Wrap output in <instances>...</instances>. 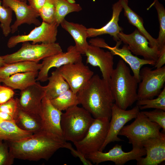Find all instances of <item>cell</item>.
Returning <instances> with one entry per match:
<instances>
[{
	"label": "cell",
	"mask_w": 165,
	"mask_h": 165,
	"mask_svg": "<svg viewBox=\"0 0 165 165\" xmlns=\"http://www.w3.org/2000/svg\"><path fill=\"white\" fill-rule=\"evenodd\" d=\"M29 5L36 12L38 13L39 10L43 6L46 0H28Z\"/></svg>",
	"instance_id": "60d3db41"
},
{
	"label": "cell",
	"mask_w": 165,
	"mask_h": 165,
	"mask_svg": "<svg viewBox=\"0 0 165 165\" xmlns=\"http://www.w3.org/2000/svg\"><path fill=\"white\" fill-rule=\"evenodd\" d=\"M55 9V22L58 26L65 19L66 16L73 12H78L82 10L79 4L75 0H54Z\"/></svg>",
	"instance_id": "f1b7e54d"
},
{
	"label": "cell",
	"mask_w": 165,
	"mask_h": 165,
	"mask_svg": "<svg viewBox=\"0 0 165 165\" xmlns=\"http://www.w3.org/2000/svg\"><path fill=\"white\" fill-rule=\"evenodd\" d=\"M123 9V7L119 1L114 4L112 6V13L111 20L101 28H88V38L109 34L113 36L114 40L116 42L119 40L118 35L120 32L122 31L123 28L119 26L118 21L119 15Z\"/></svg>",
	"instance_id": "44dd1931"
},
{
	"label": "cell",
	"mask_w": 165,
	"mask_h": 165,
	"mask_svg": "<svg viewBox=\"0 0 165 165\" xmlns=\"http://www.w3.org/2000/svg\"><path fill=\"white\" fill-rule=\"evenodd\" d=\"M146 156L137 160L138 165H157L165 160V138H151L142 144Z\"/></svg>",
	"instance_id": "ffe728a7"
},
{
	"label": "cell",
	"mask_w": 165,
	"mask_h": 165,
	"mask_svg": "<svg viewBox=\"0 0 165 165\" xmlns=\"http://www.w3.org/2000/svg\"><path fill=\"white\" fill-rule=\"evenodd\" d=\"M110 120L107 118H94L83 138L74 143L76 149L85 156L100 151L107 136Z\"/></svg>",
	"instance_id": "52a82bcc"
},
{
	"label": "cell",
	"mask_w": 165,
	"mask_h": 165,
	"mask_svg": "<svg viewBox=\"0 0 165 165\" xmlns=\"http://www.w3.org/2000/svg\"><path fill=\"white\" fill-rule=\"evenodd\" d=\"M60 24L72 37L77 50L81 54H85L89 45L87 41V28L82 24L70 22L65 19Z\"/></svg>",
	"instance_id": "7402d4cb"
},
{
	"label": "cell",
	"mask_w": 165,
	"mask_h": 165,
	"mask_svg": "<svg viewBox=\"0 0 165 165\" xmlns=\"http://www.w3.org/2000/svg\"><path fill=\"white\" fill-rule=\"evenodd\" d=\"M0 120L10 121H15L14 117L10 114L0 111Z\"/></svg>",
	"instance_id": "b9f144b4"
},
{
	"label": "cell",
	"mask_w": 165,
	"mask_h": 165,
	"mask_svg": "<svg viewBox=\"0 0 165 165\" xmlns=\"http://www.w3.org/2000/svg\"><path fill=\"white\" fill-rule=\"evenodd\" d=\"M119 1L124 9V15L127 18L129 23L135 27L147 38L151 47L158 48L156 39L153 38L145 29L142 18L129 7L128 0H119Z\"/></svg>",
	"instance_id": "d4e9b609"
},
{
	"label": "cell",
	"mask_w": 165,
	"mask_h": 165,
	"mask_svg": "<svg viewBox=\"0 0 165 165\" xmlns=\"http://www.w3.org/2000/svg\"><path fill=\"white\" fill-rule=\"evenodd\" d=\"M48 80L49 82L45 86L46 96L50 100L57 97L70 89L69 85L57 69L51 73Z\"/></svg>",
	"instance_id": "83f0119b"
},
{
	"label": "cell",
	"mask_w": 165,
	"mask_h": 165,
	"mask_svg": "<svg viewBox=\"0 0 165 165\" xmlns=\"http://www.w3.org/2000/svg\"><path fill=\"white\" fill-rule=\"evenodd\" d=\"M81 55L75 46H70L68 47L66 52H62L44 58L42 60V67L38 71L37 81H47L49 71L52 68H57L64 65L82 61Z\"/></svg>",
	"instance_id": "4fadbf2b"
},
{
	"label": "cell",
	"mask_w": 165,
	"mask_h": 165,
	"mask_svg": "<svg viewBox=\"0 0 165 165\" xmlns=\"http://www.w3.org/2000/svg\"><path fill=\"white\" fill-rule=\"evenodd\" d=\"M85 55L86 62L94 67H98L102 78L108 82L114 69V55L110 51H105L99 47L89 45Z\"/></svg>",
	"instance_id": "ac0fdd59"
},
{
	"label": "cell",
	"mask_w": 165,
	"mask_h": 165,
	"mask_svg": "<svg viewBox=\"0 0 165 165\" xmlns=\"http://www.w3.org/2000/svg\"><path fill=\"white\" fill-rule=\"evenodd\" d=\"M151 121L158 124L165 132V112L160 109H155L150 111L141 112Z\"/></svg>",
	"instance_id": "e575fe53"
},
{
	"label": "cell",
	"mask_w": 165,
	"mask_h": 165,
	"mask_svg": "<svg viewBox=\"0 0 165 165\" xmlns=\"http://www.w3.org/2000/svg\"><path fill=\"white\" fill-rule=\"evenodd\" d=\"M62 52L58 43L32 44L26 42H23L17 51L1 57L6 64L23 61L39 62L46 57Z\"/></svg>",
	"instance_id": "8992f818"
},
{
	"label": "cell",
	"mask_w": 165,
	"mask_h": 165,
	"mask_svg": "<svg viewBox=\"0 0 165 165\" xmlns=\"http://www.w3.org/2000/svg\"><path fill=\"white\" fill-rule=\"evenodd\" d=\"M66 141L42 130L18 141H7L10 152L15 159L30 161L48 160Z\"/></svg>",
	"instance_id": "6da1fadb"
},
{
	"label": "cell",
	"mask_w": 165,
	"mask_h": 165,
	"mask_svg": "<svg viewBox=\"0 0 165 165\" xmlns=\"http://www.w3.org/2000/svg\"><path fill=\"white\" fill-rule=\"evenodd\" d=\"M159 54L154 65V68L158 69L162 67L165 64V46L159 49Z\"/></svg>",
	"instance_id": "ab89813d"
},
{
	"label": "cell",
	"mask_w": 165,
	"mask_h": 165,
	"mask_svg": "<svg viewBox=\"0 0 165 165\" xmlns=\"http://www.w3.org/2000/svg\"><path fill=\"white\" fill-rule=\"evenodd\" d=\"M58 26L56 23L50 24L43 21L37 27H35L28 35H18L10 37L7 46L11 48L21 42L31 41L32 44L38 43H51L57 40Z\"/></svg>",
	"instance_id": "30bf717a"
},
{
	"label": "cell",
	"mask_w": 165,
	"mask_h": 165,
	"mask_svg": "<svg viewBox=\"0 0 165 165\" xmlns=\"http://www.w3.org/2000/svg\"><path fill=\"white\" fill-rule=\"evenodd\" d=\"M135 119L130 124L124 126L118 134L126 137L133 148L143 147V142L150 138H165V133L160 131L161 127L151 121L141 112Z\"/></svg>",
	"instance_id": "5b68a950"
},
{
	"label": "cell",
	"mask_w": 165,
	"mask_h": 165,
	"mask_svg": "<svg viewBox=\"0 0 165 165\" xmlns=\"http://www.w3.org/2000/svg\"><path fill=\"white\" fill-rule=\"evenodd\" d=\"M15 92L11 88L0 85V104L3 103L13 97Z\"/></svg>",
	"instance_id": "f35d334b"
},
{
	"label": "cell",
	"mask_w": 165,
	"mask_h": 165,
	"mask_svg": "<svg viewBox=\"0 0 165 165\" xmlns=\"http://www.w3.org/2000/svg\"><path fill=\"white\" fill-rule=\"evenodd\" d=\"M14 159L9 151L8 142H0V165H11Z\"/></svg>",
	"instance_id": "d590c367"
},
{
	"label": "cell",
	"mask_w": 165,
	"mask_h": 165,
	"mask_svg": "<svg viewBox=\"0 0 165 165\" xmlns=\"http://www.w3.org/2000/svg\"><path fill=\"white\" fill-rule=\"evenodd\" d=\"M42 67V63L33 61H23L5 64L0 67V79L17 73L39 71Z\"/></svg>",
	"instance_id": "cb8c5ba5"
},
{
	"label": "cell",
	"mask_w": 165,
	"mask_h": 165,
	"mask_svg": "<svg viewBox=\"0 0 165 165\" xmlns=\"http://www.w3.org/2000/svg\"><path fill=\"white\" fill-rule=\"evenodd\" d=\"M116 42L115 46L111 47L102 38L98 42L97 46L100 48L108 49L113 55L119 56L125 63L128 64L133 72V75L139 83L140 81V72L142 67L146 64L154 66L156 62L152 60L140 58L132 54L127 45L124 44L121 48H119V46L122 42L120 40Z\"/></svg>",
	"instance_id": "2e32d148"
},
{
	"label": "cell",
	"mask_w": 165,
	"mask_h": 165,
	"mask_svg": "<svg viewBox=\"0 0 165 165\" xmlns=\"http://www.w3.org/2000/svg\"><path fill=\"white\" fill-rule=\"evenodd\" d=\"M94 119L83 107L76 105L68 108L61 116L63 139L73 143L80 141L86 134Z\"/></svg>",
	"instance_id": "277c9868"
},
{
	"label": "cell",
	"mask_w": 165,
	"mask_h": 165,
	"mask_svg": "<svg viewBox=\"0 0 165 165\" xmlns=\"http://www.w3.org/2000/svg\"><path fill=\"white\" fill-rule=\"evenodd\" d=\"M15 121L20 128L33 134L42 130L40 116L26 112L19 108Z\"/></svg>",
	"instance_id": "484cf974"
},
{
	"label": "cell",
	"mask_w": 165,
	"mask_h": 165,
	"mask_svg": "<svg viewBox=\"0 0 165 165\" xmlns=\"http://www.w3.org/2000/svg\"><path fill=\"white\" fill-rule=\"evenodd\" d=\"M45 86L41 85L39 81L26 89L20 91L18 99L19 107L26 112L40 116L42 101L46 96Z\"/></svg>",
	"instance_id": "e0dca14e"
},
{
	"label": "cell",
	"mask_w": 165,
	"mask_h": 165,
	"mask_svg": "<svg viewBox=\"0 0 165 165\" xmlns=\"http://www.w3.org/2000/svg\"><path fill=\"white\" fill-rule=\"evenodd\" d=\"M153 6H155L157 10L160 25L159 35L156 39L159 50L165 46V9L158 0H154L150 8Z\"/></svg>",
	"instance_id": "4dcf8cb0"
},
{
	"label": "cell",
	"mask_w": 165,
	"mask_h": 165,
	"mask_svg": "<svg viewBox=\"0 0 165 165\" xmlns=\"http://www.w3.org/2000/svg\"><path fill=\"white\" fill-rule=\"evenodd\" d=\"M137 90L138 100L153 98L162 90L165 82V66L155 70L148 67L141 69Z\"/></svg>",
	"instance_id": "ba28073f"
},
{
	"label": "cell",
	"mask_w": 165,
	"mask_h": 165,
	"mask_svg": "<svg viewBox=\"0 0 165 165\" xmlns=\"http://www.w3.org/2000/svg\"><path fill=\"white\" fill-rule=\"evenodd\" d=\"M32 134L20 128L15 121L0 120V142L17 141Z\"/></svg>",
	"instance_id": "4316f807"
},
{
	"label": "cell",
	"mask_w": 165,
	"mask_h": 165,
	"mask_svg": "<svg viewBox=\"0 0 165 165\" xmlns=\"http://www.w3.org/2000/svg\"><path fill=\"white\" fill-rule=\"evenodd\" d=\"M2 5L9 7L13 11L16 20L11 26V33L13 34L22 24H27L39 25L41 23L38 19L39 15L31 6L27 4V0H1Z\"/></svg>",
	"instance_id": "9a60e30c"
},
{
	"label": "cell",
	"mask_w": 165,
	"mask_h": 165,
	"mask_svg": "<svg viewBox=\"0 0 165 165\" xmlns=\"http://www.w3.org/2000/svg\"><path fill=\"white\" fill-rule=\"evenodd\" d=\"M39 16L43 21L52 24L55 22V9L54 0H46L39 10Z\"/></svg>",
	"instance_id": "836d02e7"
},
{
	"label": "cell",
	"mask_w": 165,
	"mask_h": 165,
	"mask_svg": "<svg viewBox=\"0 0 165 165\" xmlns=\"http://www.w3.org/2000/svg\"><path fill=\"white\" fill-rule=\"evenodd\" d=\"M108 82L114 103L119 108L127 110L138 100L139 82L122 59L119 60L113 69Z\"/></svg>",
	"instance_id": "3957f363"
},
{
	"label": "cell",
	"mask_w": 165,
	"mask_h": 165,
	"mask_svg": "<svg viewBox=\"0 0 165 165\" xmlns=\"http://www.w3.org/2000/svg\"><path fill=\"white\" fill-rule=\"evenodd\" d=\"M118 37L122 42L127 45L129 49L134 54L156 62L159 54L158 48L151 47L148 40L137 28L129 34L121 31Z\"/></svg>",
	"instance_id": "7c38bea8"
},
{
	"label": "cell",
	"mask_w": 165,
	"mask_h": 165,
	"mask_svg": "<svg viewBox=\"0 0 165 165\" xmlns=\"http://www.w3.org/2000/svg\"><path fill=\"white\" fill-rule=\"evenodd\" d=\"M5 64L1 56H0V67L3 66Z\"/></svg>",
	"instance_id": "7bdbcfd3"
},
{
	"label": "cell",
	"mask_w": 165,
	"mask_h": 165,
	"mask_svg": "<svg viewBox=\"0 0 165 165\" xmlns=\"http://www.w3.org/2000/svg\"><path fill=\"white\" fill-rule=\"evenodd\" d=\"M140 110L136 105L131 109L123 110L114 104L107 136L100 151H102L111 142L123 141L118 137L120 131L127 123L136 118Z\"/></svg>",
	"instance_id": "5bb4252c"
},
{
	"label": "cell",
	"mask_w": 165,
	"mask_h": 165,
	"mask_svg": "<svg viewBox=\"0 0 165 165\" xmlns=\"http://www.w3.org/2000/svg\"><path fill=\"white\" fill-rule=\"evenodd\" d=\"M63 148H65L70 150L72 155L75 157L79 158L83 165H92V162L87 159L83 154L77 149H75L70 143L66 141L64 145Z\"/></svg>",
	"instance_id": "74e56055"
},
{
	"label": "cell",
	"mask_w": 165,
	"mask_h": 165,
	"mask_svg": "<svg viewBox=\"0 0 165 165\" xmlns=\"http://www.w3.org/2000/svg\"><path fill=\"white\" fill-rule=\"evenodd\" d=\"M146 155L144 147L133 148L130 151L125 152L123 150L122 146L116 144L106 152L97 151L85 156L91 162L97 165L104 162H113L116 165H123L132 160H137Z\"/></svg>",
	"instance_id": "9c48e42d"
},
{
	"label": "cell",
	"mask_w": 165,
	"mask_h": 165,
	"mask_svg": "<svg viewBox=\"0 0 165 165\" xmlns=\"http://www.w3.org/2000/svg\"><path fill=\"white\" fill-rule=\"evenodd\" d=\"M77 94L79 104L94 118L110 120L115 100L108 81L98 74L94 75Z\"/></svg>",
	"instance_id": "7a4b0ae2"
},
{
	"label": "cell",
	"mask_w": 165,
	"mask_h": 165,
	"mask_svg": "<svg viewBox=\"0 0 165 165\" xmlns=\"http://www.w3.org/2000/svg\"><path fill=\"white\" fill-rule=\"evenodd\" d=\"M20 1H24L25 0H20Z\"/></svg>",
	"instance_id": "ee69618b"
},
{
	"label": "cell",
	"mask_w": 165,
	"mask_h": 165,
	"mask_svg": "<svg viewBox=\"0 0 165 165\" xmlns=\"http://www.w3.org/2000/svg\"><path fill=\"white\" fill-rule=\"evenodd\" d=\"M39 71L24 72L13 75L7 78L0 79V82L13 90H23L34 84Z\"/></svg>",
	"instance_id": "603a6c76"
},
{
	"label": "cell",
	"mask_w": 165,
	"mask_h": 165,
	"mask_svg": "<svg viewBox=\"0 0 165 165\" xmlns=\"http://www.w3.org/2000/svg\"><path fill=\"white\" fill-rule=\"evenodd\" d=\"M0 0V27L3 34L7 36L11 32V23L12 21L13 11L9 7L2 5Z\"/></svg>",
	"instance_id": "d6a6232c"
},
{
	"label": "cell",
	"mask_w": 165,
	"mask_h": 165,
	"mask_svg": "<svg viewBox=\"0 0 165 165\" xmlns=\"http://www.w3.org/2000/svg\"><path fill=\"white\" fill-rule=\"evenodd\" d=\"M50 100L55 108L61 111L79 104L77 94L74 93L70 89Z\"/></svg>",
	"instance_id": "f546056e"
},
{
	"label": "cell",
	"mask_w": 165,
	"mask_h": 165,
	"mask_svg": "<svg viewBox=\"0 0 165 165\" xmlns=\"http://www.w3.org/2000/svg\"><path fill=\"white\" fill-rule=\"evenodd\" d=\"M57 69L70 89L77 94L86 86L94 75V72L82 61L64 65Z\"/></svg>",
	"instance_id": "8fae6325"
},
{
	"label": "cell",
	"mask_w": 165,
	"mask_h": 165,
	"mask_svg": "<svg viewBox=\"0 0 165 165\" xmlns=\"http://www.w3.org/2000/svg\"><path fill=\"white\" fill-rule=\"evenodd\" d=\"M136 105L140 110L153 108L160 109L165 111V87L155 99L139 100L137 101Z\"/></svg>",
	"instance_id": "1f68e13d"
},
{
	"label": "cell",
	"mask_w": 165,
	"mask_h": 165,
	"mask_svg": "<svg viewBox=\"0 0 165 165\" xmlns=\"http://www.w3.org/2000/svg\"><path fill=\"white\" fill-rule=\"evenodd\" d=\"M19 107L18 98H11L7 101L0 104V111L7 113L13 116L15 119L16 118Z\"/></svg>",
	"instance_id": "8d00e7d4"
},
{
	"label": "cell",
	"mask_w": 165,
	"mask_h": 165,
	"mask_svg": "<svg viewBox=\"0 0 165 165\" xmlns=\"http://www.w3.org/2000/svg\"><path fill=\"white\" fill-rule=\"evenodd\" d=\"M62 113V111L53 105L50 100L45 96L42 101L40 115L42 130L63 138L61 127Z\"/></svg>",
	"instance_id": "d6986e66"
}]
</instances>
